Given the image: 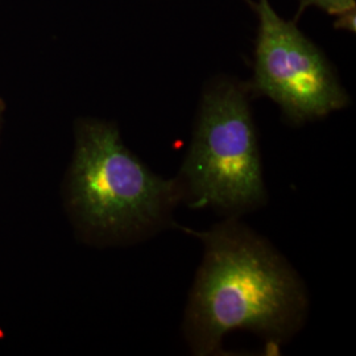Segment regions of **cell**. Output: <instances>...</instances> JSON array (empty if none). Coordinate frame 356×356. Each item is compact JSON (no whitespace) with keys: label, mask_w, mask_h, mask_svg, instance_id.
Returning <instances> with one entry per match:
<instances>
[{"label":"cell","mask_w":356,"mask_h":356,"mask_svg":"<svg viewBox=\"0 0 356 356\" xmlns=\"http://www.w3.org/2000/svg\"><path fill=\"white\" fill-rule=\"evenodd\" d=\"M177 229L204 245L182 319L193 355L223 354L226 337L238 331L279 351L304 329L310 312L305 281L266 236L241 218H222L204 231Z\"/></svg>","instance_id":"1"},{"label":"cell","mask_w":356,"mask_h":356,"mask_svg":"<svg viewBox=\"0 0 356 356\" xmlns=\"http://www.w3.org/2000/svg\"><path fill=\"white\" fill-rule=\"evenodd\" d=\"M69 204L81 227L111 242L138 243L178 227L177 178H164L128 149L118 128L85 122L76 132Z\"/></svg>","instance_id":"2"},{"label":"cell","mask_w":356,"mask_h":356,"mask_svg":"<svg viewBox=\"0 0 356 356\" xmlns=\"http://www.w3.org/2000/svg\"><path fill=\"white\" fill-rule=\"evenodd\" d=\"M248 88L219 78L204 91L177 178L182 204L242 218L268 204Z\"/></svg>","instance_id":"3"},{"label":"cell","mask_w":356,"mask_h":356,"mask_svg":"<svg viewBox=\"0 0 356 356\" xmlns=\"http://www.w3.org/2000/svg\"><path fill=\"white\" fill-rule=\"evenodd\" d=\"M260 20L254 74L248 90L277 103L293 124H304L339 111L350 103L332 66L293 23L259 0Z\"/></svg>","instance_id":"4"},{"label":"cell","mask_w":356,"mask_h":356,"mask_svg":"<svg viewBox=\"0 0 356 356\" xmlns=\"http://www.w3.org/2000/svg\"><path fill=\"white\" fill-rule=\"evenodd\" d=\"M309 6H316L339 17L348 13H355V0H301L298 13H302L304 8Z\"/></svg>","instance_id":"5"}]
</instances>
